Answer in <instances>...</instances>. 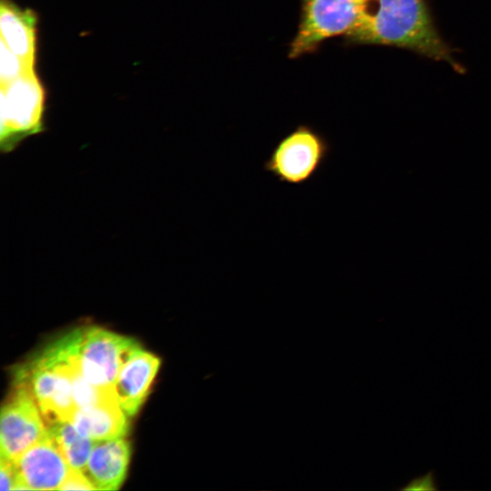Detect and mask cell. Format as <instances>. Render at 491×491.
I'll return each instance as SVG.
<instances>
[{"label":"cell","mask_w":491,"mask_h":491,"mask_svg":"<svg viewBox=\"0 0 491 491\" xmlns=\"http://www.w3.org/2000/svg\"><path fill=\"white\" fill-rule=\"evenodd\" d=\"M344 39L347 45L405 48L464 71L436 30L426 0H359L356 24Z\"/></svg>","instance_id":"1"},{"label":"cell","mask_w":491,"mask_h":491,"mask_svg":"<svg viewBox=\"0 0 491 491\" xmlns=\"http://www.w3.org/2000/svg\"><path fill=\"white\" fill-rule=\"evenodd\" d=\"M68 333L52 341L14 372L13 382L28 386L46 426L69 420L76 409L71 382Z\"/></svg>","instance_id":"2"},{"label":"cell","mask_w":491,"mask_h":491,"mask_svg":"<svg viewBox=\"0 0 491 491\" xmlns=\"http://www.w3.org/2000/svg\"><path fill=\"white\" fill-rule=\"evenodd\" d=\"M331 150V143L322 133L300 124L276 142L263 169L279 183L302 185L320 171Z\"/></svg>","instance_id":"3"},{"label":"cell","mask_w":491,"mask_h":491,"mask_svg":"<svg viewBox=\"0 0 491 491\" xmlns=\"http://www.w3.org/2000/svg\"><path fill=\"white\" fill-rule=\"evenodd\" d=\"M45 92L35 72L1 85L3 153L13 151L25 137L44 130Z\"/></svg>","instance_id":"4"},{"label":"cell","mask_w":491,"mask_h":491,"mask_svg":"<svg viewBox=\"0 0 491 491\" xmlns=\"http://www.w3.org/2000/svg\"><path fill=\"white\" fill-rule=\"evenodd\" d=\"M359 0H301L297 31L289 45L291 59L314 54L332 37H346L355 27Z\"/></svg>","instance_id":"5"},{"label":"cell","mask_w":491,"mask_h":491,"mask_svg":"<svg viewBox=\"0 0 491 491\" xmlns=\"http://www.w3.org/2000/svg\"><path fill=\"white\" fill-rule=\"evenodd\" d=\"M138 346L134 338L100 326L79 327L75 347V364L93 385L114 389L119 369Z\"/></svg>","instance_id":"6"},{"label":"cell","mask_w":491,"mask_h":491,"mask_svg":"<svg viewBox=\"0 0 491 491\" xmlns=\"http://www.w3.org/2000/svg\"><path fill=\"white\" fill-rule=\"evenodd\" d=\"M47 434V426L28 386L14 382L0 416V455L14 460Z\"/></svg>","instance_id":"7"},{"label":"cell","mask_w":491,"mask_h":491,"mask_svg":"<svg viewBox=\"0 0 491 491\" xmlns=\"http://www.w3.org/2000/svg\"><path fill=\"white\" fill-rule=\"evenodd\" d=\"M13 462L17 472L15 490H58L71 469L48 431Z\"/></svg>","instance_id":"8"},{"label":"cell","mask_w":491,"mask_h":491,"mask_svg":"<svg viewBox=\"0 0 491 491\" xmlns=\"http://www.w3.org/2000/svg\"><path fill=\"white\" fill-rule=\"evenodd\" d=\"M160 358L138 346L122 365L114 383V391L122 410L132 417L146 398L159 370Z\"/></svg>","instance_id":"9"},{"label":"cell","mask_w":491,"mask_h":491,"mask_svg":"<svg viewBox=\"0 0 491 491\" xmlns=\"http://www.w3.org/2000/svg\"><path fill=\"white\" fill-rule=\"evenodd\" d=\"M131 456L125 437L95 441L83 473L95 490H117L123 484Z\"/></svg>","instance_id":"10"},{"label":"cell","mask_w":491,"mask_h":491,"mask_svg":"<svg viewBox=\"0 0 491 491\" xmlns=\"http://www.w3.org/2000/svg\"><path fill=\"white\" fill-rule=\"evenodd\" d=\"M128 416L116 399L76 408L70 421L79 431L94 441L125 437L129 430Z\"/></svg>","instance_id":"11"},{"label":"cell","mask_w":491,"mask_h":491,"mask_svg":"<svg viewBox=\"0 0 491 491\" xmlns=\"http://www.w3.org/2000/svg\"><path fill=\"white\" fill-rule=\"evenodd\" d=\"M1 41L16 55L34 66L35 61L36 17L7 0L0 8Z\"/></svg>","instance_id":"12"},{"label":"cell","mask_w":491,"mask_h":491,"mask_svg":"<svg viewBox=\"0 0 491 491\" xmlns=\"http://www.w3.org/2000/svg\"><path fill=\"white\" fill-rule=\"evenodd\" d=\"M46 426L48 434L60 449L70 468L83 471L95 441L79 431L68 420L58 421Z\"/></svg>","instance_id":"13"},{"label":"cell","mask_w":491,"mask_h":491,"mask_svg":"<svg viewBox=\"0 0 491 491\" xmlns=\"http://www.w3.org/2000/svg\"><path fill=\"white\" fill-rule=\"evenodd\" d=\"M0 57L1 85H6L25 74L35 72L34 66L13 53L2 41Z\"/></svg>","instance_id":"14"},{"label":"cell","mask_w":491,"mask_h":491,"mask_svg":"<svg viewBox=\"0 0 491 491\" xmlns=\"http://www.w3.org/2000/svg\"><path fill=\"white\" fill-rule=\"evenodd\" d=\"M404 491H436L439 490L437 478L433 470L413 477L399 488Z\"/></svg>","instance_id":"15"},{"label":"cell","mask_w":491,"mask_h":491,"mask_svg":"<svg viewBox=\"0 0 491 491\" xmlns=\"http://www.w3.org/2000/svg\"><path fill=\"white\" fill-rule=\"evenodd\" d=\"M58 490H95V488L82 471L71 468Z\"/></svg>","instance_id":"16"},{"label":"cell","mask_w":491,"mask_h":491,"mask_svg":"<svg viewBox=\"0 0 491 491\" xmlns=\"http://www.w3.org/2000/svg\"><path fill=\"white\" fill-rule=\"evenodd\" d=\"M17 483V472L13 460L1 456L0 459V489L15 490Z\"/></svg>","instance_id":"17"}]
</instances>
